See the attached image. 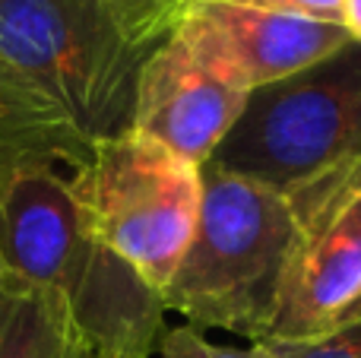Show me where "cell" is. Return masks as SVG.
I'll list each match as a JSON object with an SVG mask.
<instances>
[{
    "label": "cell",
    "mask_w": 361,
    "mask_h": 358,
    "mask_svg": "<svg viewBox=\"0 0 361 358\" xmlns=\"http://www.w3.org/2000/svg\"><path fill=\"white\" fill-rule=\"evenodd\" d=\"M0 270L57 292L95 355L149 358L159 349L162 292L89 232L57 168L0 171Z\"/></svg>",
    "instance_id": "1"
},
{
    "label": "cell",
    "mask_w": 361,
    "mask_h": 358,
    "mask_svg": "<svg viewBox=\"0 0 361 358\" xmlns=\"http://www.w3.org/2000/svg\"><path fill=\"white\" fill-rule=\"evenodd\" d=\"M193 238L162 289L165 311L190 327H219L250 342L273 333L288 273L295 219L286 194L206 162Z\"/></svg>",
    "instance_id": "2"
},
{
    "label": "cell",
    "mask_w": 361,
    "mask_h": 358,
    "mask_svg": "<svg viewBox=\"0 0 361 358\" xmlns=\"http://www.w3.org/2000/svg\"><path fill=\"white\" fill-rule=\"evenodd\" d=\"M152 51L102 0H0V63L89 143L130 130L140 70Z\"/></svg>",
    "instance_id": "3"
},
{
    "label": "cell",
    "mask_w": 361,
    "mask_h": 358,
    "mask_svg": "<svg viewBox=\"0 0 361 358\" xmlns=\"http://www.w3.org/2000/svg\"><path fill=\"white\" fill-rule=\"evenodd\" d=\"M361 156V42L250 89L209 165L279 194Z\"/></svg>",
    "instance_id": "4"
},
{
    "label": "cell",
    "mask_w": 361,
    "mask_h": 358,
    "mask_svg": "<svg viewBox=\"0 0 361 358\" xmlns=\"http://www.w3.org/2000/svg\"><path fill=\"white\" fill-rule=\"evenodd\" d=\"M89 232L152 289L175 276L200 216V168L137 130L99 140L70 175Z\"/></svg>",
    "instance_id": "5"
},
{
    "label": "cell",
    "mask_w": 361,
    "mask_h": 358,
    "mask_svg": "<svg viewBox=\"0 0 361 358\" xmlns=\"http://www.w3.org/2000/svg\"><path fill=\"white\" fill-rule=\"evenodd\" d=\"M286 200L295 238L269 336L314 340L361 317V156L286 190Z\"/></svg>",
    "instance_id": "6"
},
{
    "label": "cell",
    "mask_w": 361,
    "mask_h": 358,
    "mask_svg": "<svg viewBox=\"0 0 361 358\" xmlns=\"http://www.w3.org/2000/svg\"><path fill=\"white\" fill-rule=\"evenodd\" d=\"M250 86L231 63L171 29L146 57L130 130L203 168L247 105Z\"/></svg>",
    "instance_id": "7"
},
{
    "label": "cell",
    "mask_w": 361,
    "mask_h": 358,
    "mask_svg": "<svg viewBox=\"0 0 361 358\" xmlns=\"http://www.w3.org/2000/svg\"><path fill=\"white\" fill-rule=\"evenodd\" d=\"M175 29L231 63L250 89L286 80L352 42L343 23L231 0H187Z\"/></svg>",
    "instance_id": "8"
},
{
    "label": "cell",
    "mask_w": 361,
    "mask_h": 358,
    "mask_svg": "<svg viewBox=\"0 0 361 358\" xmlns=\"http://www.w3.org/2000/svg\"><path fill=\"white\" fill-rule=\"evenodd\" d=\"M92 146L48 99L0 63V171L42 165L73 175L89 162Z\"/></svg>",
    "instance_id": "9"
},
{
    "label": "cell",
    "mask_w": 361,
    "mask_h": 358,
    "mask_svg": "<svg viewBox=\"0 0 361 358\" xmlns=\"http://www.w3.org/2000/svg\"><path fill=\"white\" fill-rule=\"evenodd\" d=\"M57 292L0 273V358H92Z\"/></svg>",
    "instance_id": "10"
},
{
    "label": "cell",
    "mask_w": 361,
    "mask_h": 358,
    "mask_svg": "<svg viewBox=\"0 0 361 358\" xmlns=\"http://www.w3.org/2000/svg\"><path fill=\"white\" fill-rule=\"evenodd\" d=\"M133 42L159 48L175 29L187 0H102Z\"/></svg>",
    "instance_id": "11"
},
{
    "label": "cell",
    "mask_w": 361,
    "mask_h": 358,
    "mask_svg": "<svg viewBox=\"0 0 361 358\" xmlns=\"http://www.w3.org/2000/svg\"><path fill=\"white\" fill-rule=\"evenodd\" d=\"M267 358H361V317L314 340H260Z\"/></svg>",
    "instance_id": "12"
},
{
    "label": "cell",
    "mask_w": 361,
    "mask_h": 358,
    "mask_svg": "<svg viewBox=\"0 0 361 358\" xmlns=\"http://www.w3.org/2000/svg\"><path fill=\"white\" fill-rule=\"evenodd\" d=\"M159 355L162 358H267L260 342L250 349H235V346H216L209 342L197 327H175L165 330L159 340Z\"/></svg>",
    "instance_id": "13"
},
{
    "label": "cell",
    "mask_w": 361,
    "mask_h": 358,
    "mask_svg": "<svg viewBox=\"0 0 361 358\" xmlns=\"http://www.w3.org/2000/svg\"><path fill=\"white\" fill-rule=\"evenodd\" d=\"M231 4L263 6V10H282V13H301L314 19H330L339 23L343 16V0H231Z\"/></svg>",
    "instance_id": "14"
},
{
    "label": "cell",
    "mask_w": 361,
    "mask_h": 358,
    "mask_svg": "<svg viewBox=\"0 0 361 358\" xmlns=\"http://www.w3.org/2000/svg\"><path fill=\"white\" fill-rule=\"evenodd\" d=\"M339 23L352 35V42H361V0H343V16Z\"/></svg>",
    "instance_id": "15"
},
{
    "label": "cell",
    "mask_w": 361,
    "mask_h": 358,
    "mask_svg": "<svg viewBox=\"0 0 361 358\" xmlns=\"http://www.w3.org/2000/svg\"><path fill=\"white\" fill-rule=\"evenodd\" d=\"M92 358H130V355H92Z\"/></svg>",
    "instance_id": "16"
},
{
    "label": "cell",
    "mask_w": 361,
    "mask_h": 358,
    "mask_svg": "<svg viewBox=\"0 0 361 358\" xmlns=\"http://www.w3.org/2000/svg\"><path fill=\"white\" fill-rule=\"evenodd\" d=\"M0 273H4V270H0Z\"/></svg>",
    "instance_id": "17"
}]
</instances>
